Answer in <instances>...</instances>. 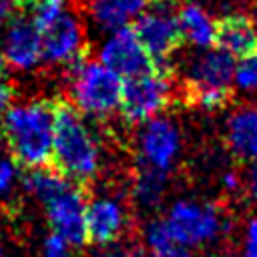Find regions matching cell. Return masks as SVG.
<instances>
[{
	"mask_svg": "<svg viewBox=\"0 0 257 257\" xmlns=\"http://www.w3.org/2000/svg\"><path fill=\"white\" fill-rule=\"evenodd\" d=\"M183 151V137L179 126L167 116H155L141 122L137 131V155L145 169L169 175Z\"/></svg>",
	"mask_w": 257,
	"mask_h": 257,
	"instance_id": "ba28073f",
	"label": "cell"
},
{
	"mask_svg": "<svg viewBox=\"0 0 257 257\" xmlns=\"http://www.w3.org/2000/svg\"><path fill=\"white\" fill-rule=\"evenodd\" d=\"M241 255L257 257V217L249 219L241 233Z\"/></svg>",
	"mask_w": 257,
	"mask_h": 257,
	"instance_id": "603a6c76",
	"label": "cell"
},
{
	"mask_svg": "<svg viewBox=\"0 0 257 257\" xmlns=\"http://www.w3.org/2000/svg\"><path fill=\"white\" fill-rule=\"evenodd\" d=\"M92 257H133L131 251L126 247H122L120 243H104V245H96V249L92 251Z\"/></svg>",
	"mask_w": 257,
	"mask_h": 257,
	"instance_id": "d4e9b609",
	"label": "cell"
},
{
	"mask_svg": "<svg viewBox=\"0 0 257 257\" xmlns=\"http://www.w3.org/2000/svg\"><path fill=\"white\" fill-rule=\"evenodd\" d=\"M173 96V82L167 70L151 68L122 82L120 114L128 122H147L159 116Z\"/></svg>",
	"mask_w": 257,
	"mask_h": 257,
	"instance_id": "8992f818",
	"label": "cell"
},
{
	"mask_svg": "<svg viewBox=\"0 0 257 257\" xmlns=\"http://www.w3.org/2000/svg\"><path fill=\"white\" fill-rule=\"evenodd\" d=\"M98 60L124 80L153 68V60L133 28H120L110 32L100 44Z\"/></svg>",
	"mask_w": 257,
	"mask_h": 257,
	"instance_id": "8fae6325",
	"label": "cell"
},
{
	"mask_svg": "<svg viewBox=\"0 0 257 257\" xmlns=\"http://www.w3.org/2000/svg\"><path fill=\"white\" fill-rule=\"evenodd\" d=\"M20 0H0V32L4 28V20L18 8Z\"/></svg>",
	"mask_w": 257,
	"mask_h": 257,
	"instance_id": "f546056e",
	"label": "cell"
},
{
	"mask_svg": "<svg viewBox=\"0 0 257 257\" xmlns=\"http://www.w3.org/2000/svg\"><path fill=\"white\" fill-rule=\"evenodd\" d=\"M128 209L120 197L98 195L86 203V241L94 245L114 243L128 227Z\"/></svg>",
	"mask_w": 257,
	"mask_h": 257,
	"instance_id": "7c38bea8",
	"label": "cell"
},
{
	"mask_svg": "<svg viewBox=\"0 0 257 257\" xmlns=\"http://www.w3.org/2000/svg\"><path fill=\"white\" fill-rule=\"evenodd\" d=\"M44 207L52 233L60 235L72 247H80L86 243V201L80 189L68 183Z\"/></svg>",
	"mask_w": 257,
	"mask_h": 257,
	"instance_id": "30bf717a",
	"label": "cell"
},
{
	"mask_svg": "<svg viewBox=\"0 0 257 257\" xmlns=\"http://www.w3.org/2000/svg\"><path fill=\"white\" fill-rule=\"evenodd\" d=\"M133 30L147 54L151 56L153 66L167 70L171 54L179 48L183 40L177 12L167 2H157L135 20Z\"/></svg>",
	"mask_w": 257,
	"mask_h": 257,
	"instance_id": "52a82bcc",
	"label": "cell"
},
{
	"mask_svg": "<svg viewBox=\"0 0 257 257\" xmlns=\"http://www.w3.org/2000/svg\"><path fill=\"white\" fill-rule=\"evenodd\" d=\"M38 30L42 42V62L72 66L80 60L84 50V28L76 14L64 10L58 18Z\"/></svg>",
	"mask_w": 257,
	"mask_h": 257,
	"instance_id": "9c48e42d",
	"label": "cell"
},
{
	"mask_svg": "<svg viewBox=\"0 0 257 257\" xmlns=\"http://www.w3.org/2000/svg\"><path fill=\"white\" fill-rule=\"evenodd\" d=\"M143 241H145V245H147L153 253L163 251V249H167V247H173V245H171V239H169V233H167L165 223H163L161 217H159V219H151V221L143 227Z\"/></svg>",
	"mask_w": 257,
	"mask_h": 257,
	"instance_id": "44dd1931",
	"label": "cell"
},
{
	"mask_svg": "<svg viewBox=\"0 0 257 257\" xmlns=\"http://www.w3.org/2000/svg\"><path fill=\"white\" fill-rule=\"evenodd\" d=\"M131 195H133L135 203L145 211H153V209L161 207V203L167 195V175L153 171V169L139 167L137 177L131 187Z\"/></svg>",
	"mask_w": 257,
	"mask_h": 257,
	"instance_id": "ac0fdd59",
	"label": "cell"
},
{
	"mask_svg": "<svg viewBox=\"0 0 257 257\" xmlns=\"http://www.w3.org/2000/svg\"><path fill=\"white\" fill-rule=\"evenodd\" d=\"M122 78L100 60H78L70 66L68 94L80 114L106 118L120 108Z\"/></svg>",
	"mask_w": 257,
	"mask_h": 257,
	"instance_id": "3957f363",
	"label": "cell"
},
{
	"mask_svg": "<svg viewBox=\"0 0 257 257\" xmlns=\"http://www.w3.org/2000/svg\"><path fill=\"white\" fill-rule=\"evenodd\" d=\"M225 141L235 159L257 163V104H241L227 116Z\"/></svg>",
	"mask_w": 257,
	"mask_h": 257,
	"instance_id": "5bb4252c",
	"label": "cell"
},
{
	"mask_svg": "<svg viewBox=\"0 0 257 257\" xmlns=\"http://www.w3.org/2000/svg\"><path fill=\"white\" fill-rule=\"evenodd\" d=\"M177 20H179V28L181 34L187 42H191L193 46L199 48H209L211 44H215V26L217 22L209 16V12L195 4H183L177 10Z\"/></svg>",
	"mask_w": 257,
	"mask_h": 257,
	"instance_id": "e0dca14e",
	"label": "cell"
},
{
	"mask_svg": "<svg viewBox=\"0 0 257 257\" xmlns=\"http://www.w3.org/2000/svg\"><path fill=\"white\" fill-rule=\"evenodd\" d=\"M2 64H4V60H2V54H0V72H2Z\"/></svg>",
	"mask_w": 257,
	"mask_h": 257,
	"instance_id": "1f68e13d",
	"label": "cell"
},
{
	"mask_svg": "<svg viewBox=\"0 0 257 257\" xmlns=\"http://www.w3.org/2000/svg\"><path fill=\"white\" fill-rule=\"evenodd\" d=\"M235 58L219 48L199 52L191 58L185 72L187 98L203 108H219L227 102L233 88Z\"/></svg>",
	"mask_w": 257,
	"mask_h": 257,
	"instance_id": "5b68a950",
	"label": "cell"
},
{
	"mask_svg": "<svg viewBox=\"0 0 257 257\" xmlns=\"http://www.w3.org/2000/svg\"><path fill=\"white\" fill-rule=\"evenodd\" d=\"M171 245L199 249L227 231V217L219 205L199 199H177L161 217Z\"/></svg>",
	"mask_w": 257,
	"mask_h": 257,
	"instance_id": "277c9868",
	"label": "cell"
},
{
	"mask_svg": "<svg viewBox=\"0 0 257 257\" xmlns=\"http://www.w3.org/2000/svg\"><path fill=\"white\" fill-rule=\"evenodd\" d=\"M2 147H4V141L0 139V159H2Z\"/></svg>",
	"mask_w": 257,
	"mask_h": 257,
	"instance_id": "4dcf8cb0",
	"label": "cell"
},
{
	"mask_svg": "<svg viewBox=\"0 0 257 257\" xmlns=\"http://www.w3.org/2000/svg\"><path fill=\"white\" fill-rule=\"evenodd\" d=\"M22 185L28 191V195H32L36 201L46 205L54 195H58L68 185V179L62 177L56 169L40 167V169H30V173L22 177Z\"/></svg>",
	"mask_w": 257,
	"mask_h": 257,
	"instance_id": "d6986e66",
	"label": "cell"
},
{
	"mask_svg": "<svg viewBox=\"0 0 257 257\" xmlns=\"http://www.w3.org/2000/svg\"><path fill=\"white\" fill-rule=\"evenodd\" d=\"M52 163L62 177L76 183H88L100 171V141L74 106L58 104Z\"/></svg>",
	"mask_w": 257,
	"mask_h": 257,
	"instance_id": "7a4b0ae2",
	"label": "cell"
},
{
	"mask_svg": "<svg viewBox=\"0 0 257 257\" xmlns=\"http://www.w3.org/2000/svg\"><path fill=\"white\" fill-rule=\"evenodd\" d=\"M70 247L60 235L52 233L42 243V257H70Z\"/></svg>",
	"mask_w": 257,
	"mask_h": 257,
	"instance_id": "cb8c5ba5",
	"label": "cell"
},
{
	"mask_svg": "<svg viewBox=\"0 0 257 257\" xmlns=\"http://www.w3.org/2000/svg\"><path fill=\"white\" fill-rule=\"evenodd\" d=\"M219 185H221L223 191L235 193V191H239L243 187V179H241V175L235 169H227V171H223V175L219 179Z\"/></svg>",
	"mask_w": 257,
	"mask_h": 257,
	"instance_id": "484cf974",
	"label": "cell"
},
{
	"mask_svg": "<svg viewBox=\"0 0 257 257\" xmlns=\"http://www.w3.org/2000/svg\"><path fill=\"white\" fill-rule=\"evenodd\" d=\"M20 181H22L20 165L12 157H2L0 159V199L10 197Z\"/></svg>",
	"mask_w": 257,
	"mask_h": 257,
	"instance_id": "7402d4cb",
	"label": "cell"
},
{
	"mask_svg": "<svg viewBox=\"0 0 257 257\" xmlns=\"http://www.w3.org/2000/svg\"><path fill=\"white\" fill-rule=\"evenodd\" d=\"M12 104V86L0 76V118Z\"/></svg>",
	"mask_w": 257,
	"mask_h": 257,
	"instance_id": "83f0119b",
	"label": "cell"
},
{
	"mask_svg": "<svg viewBox=\"0 0 257 257\" xmlns=\"http://www.w3.org/2000/svg\"><path fill=\"white\" fill-rule=\"evenodd\" d=\"M215 44L233 58H245L257 52V26L245 14H229L217 20Z\"/></svg>",
	"mask_w": 257,
	"mask_h": 257,
	"instance_id": "9a60e30c",
	"label": "cell"
},
{
	"mask_svg": "<svg viewBox=\"0 0 257 257\" xmlns=\"http://www.w3.org/2000/svg\"><path fill=\"white\" fill-rule=\"evenodd\" d=\"M0 54L4 64L22 72L36 68L42 62L40 30L32 18H16L8 24Z\"/></svg>",
	"mask_w": 257,
	"mask_h": 257,
	"instance_id": "4fadbf2b",
	"label": "cell"
},
{
	"mask_svg": "<svg viewBox=\"0 0 257 257\" xmlns=\"http://www.w3.org/2000/svg\"><path fill=\"white\" fill-rule=\"evenodd\" d=\"M243 183H245V191H247L251 205L257 209V163L249 165V171H247V177Z\"/></svg>",
	"mask_w": 257,
	"mask_h": 257,
	"instance_id": "4316f807",
	"label": "cell"
},
{
	"mask_svg": "<svg viewBox=\"0 0 257 257\" xmlns=\"http://www.w3.org/2000/svg\"><path fill=\"white\" fill-rule=\"evenodd\" d=\"M253 2H255V4H257V0H253Z\"/></svg>",
	"mask_w": 257,
	"mask_h": 257,
	"instance_id": "e575fe53",
	"label": "cell"
},
{
	"mask_svg": "<svg viewBox=\"0 0 257 257\" xmlns=\"http://www.w3.org/2000/svg\"><path fill=\"white\" fill-rule=\"evenodd\" d=\"M153 257H197V255H195V251H193V249L173 245V247H167V249H163V251L153 253Z\"/></svg>",
	"mask_w": 257,
	"mask_h": 257,
	"instance_id": "f1b7e54d",
	"label": "cell"
},
{
	"mask_svg": "<svg viewBox=\"0 0 257 257\" xmlns=\"http://www.w3.org/2000/svg\"><path fill=\"white\" fill-rule=\"evenodd\" d=\"M157 2H169V0H157Z\"/></svg>",
	"mask_w": 257,
	"mask_h": 257,
	"instance_id": "d6a6232c",
	"label": "cell"
},
{
	"mask_svg": "<svg viewBox=\"0 0 257 257\" xmlns=\"http://www.w3.org/2000/svg\"><path fill=\"white\" fill-rule=\"evenodd\" d=\"M0 257H2V247H0Z\"/></svg>",
	"mask_w": 257,
	"mask_h": 257,
	"instance_id": "836d02e7",
	"label": "cell"
},
{
	"mask_svg": "<svg viewBox=\"0 0 257 257\" xmlns=\"http://www.w3.org/2000/svg\"><path fill=\"white\" fill-rule=\"evenodd\" d=\"M88 18L104 32L128 28L145 10L147 0H86Z\"/></svg>",
	"mask_w": 257,
	"mask_h": 257,
	"instance_id": "2e32d148",
	"label": "cell"
},
{
	"mask_svg": "<svg viewBox=\"0 0 257 257\" xmlns=\"http://www.w3.org/2000/svg\"><path fill=\"white\" fill-rule=\"evenodd\" d=\"M233 86L245 94H257V52L235 64Z\"/></svg>",
	"mask_w": 257,
	"mask_h": 257,
	"instance_id": "ffe728a7",
	"label": "cell"
},
{
	"mask_svg": "<svg viewBox=\"0 0 257 257\" xmlns=\"http://www.w3.org/2000/svg\"><path fill=\"white\" fill-rule=\"evenodd\" d=\"M58 104L48 98H32L10 104L2 120V141L12 159L26 169H40L52 161Z\"/></svg>",
	"mask_w": 257,
	"mask_h": 257,
	"instance_id": "6da1fadb",
	"label": "cell"
}]
</instances>
